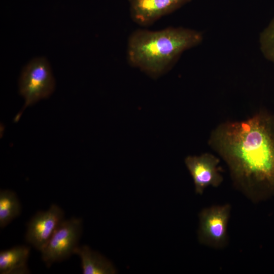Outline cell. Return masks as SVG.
<instances>
[{
    "mask_svg": "<svg viewBox=\"0 0 274 274\" xmlns=\"http://www.w3.org/2000/svg\"><path fill=\"white\" fill-rule=\"evenodd\" d=\"M54 88L55 80L45 58L33 59L23 69L19 81V89L25 100L24 108L48 98Z\"/></svg>",
    "mask_w": 274,
    "mask_h": 274,
    "instance_id": "cell-3",
    "label": "cell"
},
{
    "mask_svg": "<svg viewBox=\"0 0 274 274\" xmlns=\"http://www.w3.org/2000/svg\"><path fill=\"white\" fill-rule=\"evenodd\" d=\"M64 217L63 210L55 204L47 211L37 212L27 224L26 241L41 252Z\"/></svg>",
    "mask_w": 274,
    "mask_h": 274,
    "instance_id": "cell-6",
    "label": "cell"
},
{
    "mask_svg": "<svg viewBox=\"0 0 274 274\" xmlns=\"http://www.w3.org/2000/svg\"><path fill=\"white\" fill-rule=\"evenodd\" d=\"M231 211V205L225 203L206 208L199 212L197 238L200 244L216 250L227 246Z\"/></svg>",
    "mask_w": 274,
    "mask_h": 274,
    "instance_id": "cell-4",
    "label": "cell"
},
{
    "mask_svg": "<svg viewBox=\"0 0 274 274\" xmlns=\"http://www.w3.org/2000/svg\"><path fill=\"white\" fill-rule=\"evenodd\" d=\"M200 31L184 27H168L156 31L138 30L128 42L129 62L154 76L164 73L185 50L200 44Z\"/></svg>",
    "mask_w": 274,
    "mask_h": 274,
    "instance_id": "cell-2",
    "label": "cell"
},
{
    "mask_svg": "<svg viewBox=\"0 0 274 274\" xmlns=\"http://www.w3.org/2000/svg\"><path fill=\"white\" fill-rule=\"evenodd\" d=\"M259 43L263 56L274 65V18L261 32Z\"/></svg>",
    "mask_w": 274,
    "mask_h": 274,
    "instance_id": "cell-12",
    "label": "cell"
},
{
    "mask_svg": "<svg viewBox=\"0 0 274 274\" xmlns=\"http://www.w3.org/2000/svg\"><path fill=\"white\" fill-rule=\"evenodd\" d=\"M191 0H128L132 19L147 26L179 9Z\"/></svg>",
    "mask_w": 274,
    "mask_h": 274,
    "instance_id": "cell-8",
    "label": "cell"
},
{
    "mask_svg": "<svg viewBox=\"0 0 274 274\" xmlns=\"http://www.w3.org/2000/svg\"><path fill=\"white\" fill-rule=\"evenodd\" d=\"M210 146L226 163L234 187L257 202L274 193V114L226 121L212 132Z\"/></svg>",
    "mask_w": 274,
    "mask_h": 274,
    "instance_id": "cell-1",
    "label": "cell"
},
{
    "mask_svg": "<svg viewBox=\"0 0 274 274\" xmlns=\"http://www.w3.org/2000/svg\"><path fill=\"white\" fill-rule=\"evenodd\" d=\"M82 230V220L79 218L72 217L60 223L41 252L47 266L63 261L74 254Z\"/></svg>",
    "mask_w": 274,
    "mask_h": 274,
    "instance_id": "cell-5",
    "label": "cell"
},
{
    "mask_svg": "<svg viewBox=\"0 0 274 274\" xmlns=\"http://www.w3.org/2000/svg\"><path fill=\"white\" fill-rule=\"evenodd\" d=\"M74 254L79 256L84 274H114L117 270L105 257L91 249L88 246H78Z\"/></svg>",
    "mask_w": 274,
    "mask_h": 274,
    "instance_id": "cell-9",
    "label": "cell"
},
{
    "mask_svg": "<svg viewBox=\"0 0 274 274\" xmlns=\"http://www.w3.org/2000/svg\"><path fill=\"white\" fill-rule=\"evenodd\" d=\"M21 212V206L15 193L9 190L0 192V227L4 228Z\"/></svg>",
    "mask_w": 274,
    "mask_h": 274,
    "instance_id": "cell-11",
    "label": "cell"
},
{
    "mask_svg": "<svg viewBox=\"0 0 274 274\" xmlns=\"http://www.w3.org/2000/svg\"><path fill=\"white\" fill-rule=\"evenodd\" d=\"M30 248L18 246L0 252V273L1 274L28 273L27 262Z\"/></svg>",
    "mask_w": 274,
    "mask_h": 274,
    "instance_id": "cell-10",
    "label": "cell"
},
{
    "mask_svg": "<svg viewBox=\"0 0 274 274\" xmlns=\"http://www.w3.org/2000/svg\"><path fill=\"white\" fill-rule=\"evenodd\" d=\"M219 163L220 159L209 153L185 158V163L193 179L196 194L202 195L208 187H217L222 183Z\"/></svg>",
    "mask_w": 274,
    "mask_h": 274,
    "instance_id": "cell-7",
    "label": "cell"
}]
</instances>
